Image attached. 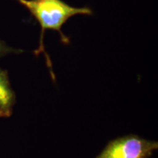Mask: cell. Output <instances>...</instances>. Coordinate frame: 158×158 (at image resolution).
Returning a JSON list of instances; mask_svg holds the SVG:
<instances>
[{
  "label": "cell",
  "instance_id": "1",
  "mask_svg": "<svg viewBox=\"0 0 158 158\" xmlns=\"http://www.w3.org/2000/svg\"><path fill=\"white\" fill-rule=\"evenodd\" d=\"M23 5L39 23L41 28L39 46L35 54L39 56L44 53L45 58L49 56L45 51L44 36L46 30H54L59 33L61 41L65 45L70 43V40L62 31V26L71 17L76 15H92L93 10L89 7H76L63 0H16Z\"/></svg>",
  "mask_w": 158,
  "mask_h": 158
},
{
  "label": "cell",
  "instance_id": "2",
  "mask_svg": "<svg viewBox=\"0 0 158 158\" xmlns=\"http://www.w3.org/2000/svg\"><path fill=\"white\" fill-rule=\"evenodd\" d=\"M157 148V141L130 135L110 141L95 158H149Z\"/></svg>",
  "mask_w": 158,
  "mask_h": 158
},
{
  "label": "cell",
  "instance_id": "4",
  "mask_svg": "<svg viewBox=\"0 0 158 158\" xmlns=\"http://www.w3.org/2000/svg\"><path fill=\"white\" fill-rule=\"evenodd\" d=\"M22 52V51L20 49H15L10 47L5 42L0 40V57L5 56V55L15 53V54H19Z\"/></svg>",
  "mask_w": 158,
  "mask_h": 158
},
{
  "label": "cell",
  "instance_id": "3",
  "mask_svg": "<svg viewBox=\"0 0 158 158\" xmlns=\"http://www.w3.org/2000/svg\"><path fill=\"white\" fill-rule=\"evenodd\" d=\"M15 94L10 83L7 71L0 68V117L8 118L13 114Z\"/></svg>",
  "mask_w": 158,
  "mask_h": 158
}]
</instances>
